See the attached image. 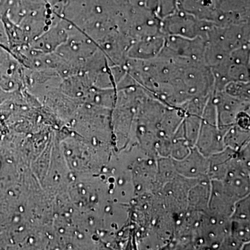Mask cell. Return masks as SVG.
Here are the masks:
<instances>
[{
	"instance_id": "cell-1",
	"label": "cell",
	"mask_w": 250,
	"mask_h": 250,
	"mask_svg": "<svg viewBox=\"0 0 250 250\" xmlns=\"http://www.w3.org/2000/svg\"><path fill=\"white\" fill-rule=\"evenodd\" d=\"M213 24L177 9L161 20V30L164 35L190 39L202 38L207 41L208 31Z\"/></svg>"
},
{
	"instance_id": "cell-2",
	"label": "cell",
	"mask_w": 250,
	"mask_h": 250,
	"mask_svg": "<svg viewBox=\"0 0 250 250\" xmlns=\"http://www.w3.org/2000/svg\"><path fill=\"white\" fill-rule=\"evenodd\" d=\"M206 41L202 38L190 39L165 35V42L159 55L182 62H204Z\"/></svg>"
},
{
	"instance_id": "cell-3",
	"label": "cell",
	"mask_w": 250,
	"mask_h": 250,
	"mask_svg": "<svg viewBox=\"0 0 250 250\" xmlns=\"http://www.w3.org/2000/svg\"><path fill=\"white\" fill-rule=\"evenodd\" d=\"M215 7L216 25L250 22V0H215Z\"/></svg>"
},
{
	"instance_id": "cell-4",
	"label": "cell",
	"mask_w": 250,
	"mask_h": 250,
	"mask_svg": "<svg viewBox=\"0 0 250 250\" xmlns=\"http://www.w3.org/2000/svg\"><path fill=\"white\" fill-rule=\"evenodd\" d=\"M165 42L164 34L145 38L131 42L127 52V58L147 60L155 58L160 54Z\"/></svg>"
},
{
	"instance_id": "cell-5",
	"label": "cell",
	"mask_w": 250,
	"mask_h": 250,
	"mask_svg": "<svg viewBox=\"0 0 250 250\" xmlns=\"http://www.w3.org/2000/svg\"><path fill=\"white\" fill-rule=\"evenodd\" d=\"M176 2L177 9L214 24L216 17L215 0H176Z\"/></svg>"
}]
</instances>
